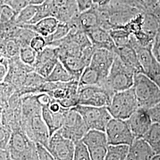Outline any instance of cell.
<instances>
[{"mask_svg": "<svg viewBox=\"0 0 160 160\" xmlns=\"http://www.w3.org/2000/svg\"><path fill=\"white\" fill-rule=\"evenodd\" d=\"M21 125L24 131L31 140L36 143H42L48 148L51 135L42 115H38L30 120L22 122Z\"/></svg>", "mask_w": 160, "mask_h": 160, "instance_id": "cell-11", "label": "cell"}, {"mask_svg": "<svg viewBox=\"0 0 160 160\" xmlns=\"http://www.w3.org/2000/svg\"><path fill=\"white\" fill-rule=\"evenodd\" d=\"M46 81L51 82H69L77 81L59 60L51 73L46 78Z\"/></svg>", "mask_w": 160, "mask_h": 160, "instance_id": "cell-24", "label": "cell"}, {"mask_svg": "<svg viewBox=\"0 0 160 160\" xmlns=\"http://www.w3.org/2000/svg\"><path fill=\"white\" fill-rule=\"evenodd\" d=\"M74 142L64 137L59 129L51 136L48 149L55 160H72L74 159Z\"/></svg>", "mask_w": 160, "mask_h": 160, "instance_id": "cell-10", "label": "cell"}, {"mask_svg": "<svg viewBox=\"0 0 160 160\" xmlns=\"http://www.w3.org/2000/svg\"><path fill=\"white\" fill-rule=\"evenodd\" d=\"M37 53L30 45H26L20 47L18 56L23 63L33 67L36 61Z\"/></svg>", "mask_w": 160, "mask_h": 160, "instance_id": "cell-30", "label": "cell"}, {"mask_svg": "<svg viewBox=\"0 0 160 160\" xmlns=\"http://www.w3.org/2000/svg\"><path fill=\"white\" fill-rule=\"evenodd\" d=\"M20 46L14 39H9L4 43V55L8 58L15 57L19 55Z\"/></svg>", "mask_w": 160, "mask_h": 160, "instance_id": "cell-34", "label": "cell"}, {"mask_svg": "<svg viewBox=\"0 0 160 160\" xmlns=\"http://www.w3.org/2000/svg\"><path fill=\"white\" fill-rule=\"evenodd\" d=\"M114 94L104 86H78V104L96 107H108Z\"/></svg>", "mask_w": 160, "mask_h": 160, "instance_id": "cell-6", "label": "cell"}, {"mask_svg": "<svg viewBox=\"0 0 160 160\" xmlns=\"http://www.w3.org/2000/svg\"><path fill=\"white\" fill-rule=\"evenodd\" d=\"M0 160H12L11 155L7 149L0 148Z\"/></svg>", "mask_w": 160, "mask_h": 160, "instance_id": "cell-47", "label": "cell"}, {"mask_svg": "<svg viewBox=\"0 0 160 160\" xmlns=\"http://www.w3.org/2000/svg\"><path fill=\"white\" fill-rule=\"evenodd\" d=\"M111 2L131 6L137 8L141 11L144 12L143 0H112Z\"/></svg>", "mask_w": 160, "mask_h": 160, "instance_id": "cell-41", "label": "cell"}, {"mask_svg": "<svg viewBox=\"0 0 160 160\" xmlns=\"http://www.w3.org/2000/svg\"><path fill=\"white\" fill-rule=\"evenodd\" d=\"M38 10V5L28 4L18 12L16 18L17 25L29 23L34 17Z\"/></svg>", "mask_w": 160, "mask_h": 160, "instance_id": "cell-28", "label": "cell"}, {"mask_svg": "<svg viewBox=\"0 0 160 160\" xmlns=\"http://www.w3.org/2000/svg\"><path fill=\"white\" fill-rule=\"evenodd\" d=\"M155 154L153 148L143 138H135L129 145L126 160H152Z\"/></svg>", "mask_w": 160, "mask_h": 160, "instance_id": "cell-16", "label": "cell"}, {"mask_svg": "<svg viewBox=\"0 0 160 160\" xmlns=\"http://www.w3.org/2000/svg\"><path fill=\"white\" fill-rule=\"evenodd\" d=\"M142 138L151 146L155 154L160 153V124L152 123Z\"/></svg>", "mask_w": 160, "mask_h": 160, "instance_id": "cell-26", "label": "cell"}, {"mask_svg": "<svg viewBox=\"0 0 160 160\" xmlns=\"http://www.w3.org/2000/svg\"><path fill=\"white\" fill-rule=\"evenodd\" d=\"M8 67L4 82L12 85L18 91L23 86L28 73L33 71L32 66L23 63L19 56L9 58Z\"/></svg>", "mask_w": 160, "mask_h": 160, "instance_id": "cell-12", "label": "cell"}, {"mask_svg": "<svg viewBox=\"0 0 160 160\" xmlns=\"http://www.w3.org/2000/svg\"><path fill=\"white\" fill-rule=\"evenodd\" d=\"M36 150L38 158L40 160H55L53 155L46 147L42 143L36 142Z\"/></svg>", "mask_w": 160, "mask_h": 160, "instance_id": "cell-38", "label": "cell"}, {"mask_svg": "<svg viewBox=\"0 0 160 160\" xmlns=\"http://www.w3.org/2000/svg\"><path fill=\"white\" fill-rule=\"evenodd\" d=\"M78 81L69 82H51L46 81L40 92H46L67 109L72 108L78 104Z\"/></svg>", "mask_w": 160, "mask_h": 160, "instance_id": "cell-1", "label": "cell"}, {"mask_svg": "<svg viewBox=\"0 0 160 160\" xmlns=\"http://www.w3.org/2000/svg\"><path fill=\"white\" fill-rule=\"evenodd\" d=\"M114 53L119 57L125 65L131 69L135 74L141 72L142 73L137 52L130 43L125 46L117 48Z\"/></svg>", "mask_w": 160, "mask_h": 160, "instance_id": "cell-18", "label": "cell"}, {"mask_svg": "<svg viewBox=\"0 0 160 160\" xmlns=\"http://www.w3.org/2000/svg\"><path fill=\"white\" fill-rule=\"evenodd\" d=\"M7 70L8 68L4 65L0 64V82H2L4 81L7 73Z\"/></svg>", "mask_w": 160, "mask_h": 160, "instance_id": "cell-50", "label": "cell"}, {"mask_svg": "<svg viewBox=\"0 0 160 160\" xmlns=\"http://www.w3.org/2000/svg\"><path fill=\"white\" fill-rule=\"evenodd\" d=\"M7 149L12 160H39L36 142L29 138L22 126L12 131Z\"/></svg>", "mask_w": 160, "mask_h": 160, "instance_id": "cell-2", "label": "cell"}, {"mask_svg": "<svg viewBox=\"0 0 160 160\" xmlns=\"http://www.w3.org/2000/svg\"><path fill=\"white\" fill-rule=\"evenodd\" d=\"M86 33L95 49H105L114 52L116 51L117 48L108 30L98 26L86 31Z\"/></svg>", "mask_w": 160, "mask_h": 160, "instance_id": "cell-15", "label": "cell"}, {"mask_svg": "<svg viewBox=\"0 0 160 160\" xmlns=\"http://www.w3.org/2000/svg\"><path fill=\"white\" fill-rule=\"evenodd\" d=\"M106 78H104L95 69L87 66L83 70L78 81V86H104Z\"/></svg>", "mask_w": 160, "mask_h": 160, "instance_id": "cell-23", "label": "cell"}, {"mask_svg": "<svg viewBox=\"0 0 160 160\" xmlns=\"http://www.w3.org/2000/svg\"><path fill=\"white\" fill-rule=\"evenodd\" d=\"M79 12L90 8L93 6L92 0H76Z\"/></svg>", "mask_w": 160, "mask_h": 160, "instance_id": "cell-45", "label": "cell"}, {"mask_svg": "<svg viewBox=\"0 0 160 160\" xmlns=\"http://www.w3.org/2000/svg\"><path fill=\"white\" fill-rule=\"evenodd\" d=\"M59 20L53 16L45 17L34 24H24L17 25L33 30L36 33L47 38L53 34L57 28Z\"/></svg>", "mask_w": 160, "mask_h": 160, "instance_id": "cell-17", "label": "cell"}, {"mask_svg": "<svg viewBox=\"0 0 160 160\" xmlns=\"http://www.w3.org/2000/svg\"><path fill=\"white\" fill-rule=\"evenodd\" d=\"M148 112L153 123L160 124V102L148 110Z\"/></svg>", "mask_w": 160, "mask_h": 160, "instance_id": "cell-43", "label": "cell"}, {"mask_svg": "<svg viewBox=\"0 0 160 160\" xmlns=\"http://www.w3.org/2000/svg\"><path fill=\"white\" fill-rule=\"evenodd\" d=\"M5 1H6V0H0V4H4V2Z\"/></svg>", "mask_w": 160, "mask_h": 160, "instance_id": "cell-53", "label": "cell"}, {"mask_svg": "<svg viewBox=\"0 0 160 160\" xmlns=\"http://www.w3.org/2000/svg\"><path fill=\"white\" fill-rule=\"evenodd\" d=\"M5 108V106L2 104H1V103H0V113L2 112V110Z\"/></svg>", "mask_w": 160, "mask_h": 160, "instance_id": "cell-52", "label": "cell"}, {"mask_svg": "<svg viewBox=\"0 0 160 160\" xmlns=\"http://www.w3.org/2000/svg\"><path fill=\"white\" fill-rule=\"evenodd\" d=\"M105 132L108 144L130 145L135 138L125 120L112 118L107 125Z\"/></svg>", "mask_w": 160, "mask_h": 160, "instance_id": "cell-9", "label": "cell"}, {"mask_svg": "<svg viewBox=\"0 0 160 160\" xmlns=\"http://www.w3.org/2000/svg\"><path fill=\"white\" fill-rule=\"evenodd\" d=\"M68 109L63 108L59 112L53 113L49 109L48 106L42 107V117L49 129L51 136L62 128L65 114Z\"/></svg>", "mask_w": 160, "mask_h": 160, "instance_id": "cell-19", "label": "cell"}, {"mask_svg": "<svg viewBox=\"0 0 160 160\" xmlns=\"http://www.w3.org/2000/svg\"><path fill=\"white\" fill-rule=\"evenodd\" d=\"M135 75L115 53L113 63L103 86L113 93L128 90L133 86Z\"/></svg>", "mask_w": 160, "mask_h": 160, "instance_id": "cell-4", "label": "cell"}, {"mask_svg": "<svg viewBox=\"0 0 160 160\" xmlns=\"http://www.w3.org/2000/svg\"><path fill=\"white\" fill-rule=\"evenodd\" d=\"M115 57L114 52L105 49H95L88 66L106 78Z\"/></svg>", "mask_w": 160, "mask_h": 160, "instance_id": "cell-14", "label": "cell"}, {"mask_svg": "<svg viewBox=\"0 0 160 160\" xmlns=\"http://www.w3.org/2000/svg\"><path fill=\"white\" fill-rule=\"evenodd\" d=\"M135 137H143L152 124L148 110L139 108L125 120Z\"/></svg>", "mask_w": 160, "mask_h": 160, "instance_id": "cell-13", "label": "cell"}, {"mask_svg": "<svg viewBox=\"0 0 160 160\" xmlns=\"http://www.w3.org/2000/svg\"><path fill=\"white\" fill-rule=\"evenodd\" d=\"M116 48L125 46L129 43L131 34L122 28H116L109 30Z\"/></svg>", "mask_w": 160, "mask_h": 160, "instance_id": "cell-27", "label": "cell"}, {"mask_svg": "<svg viewBox=\"0 0 160 160\" xmlns=\"http://www.w3.org/2000/svg\"><path fill=\"white\" fill-rule=\"evenodd\" d=\"M107 108L113 118L128 119L139 108L133 87L115 92Z\"/></svg>", "mask_w": 160, "mask_h": 160, "instance_id": "cell-5", "label": "cell"}, {"mask_svg": "<svg viewBox=\"0 0 160 160\" xmlns=\"http://www.w3.org/2000/svg\"><path fill=\"white\" fill-rule=\"evenodd\" d=\"M107 147H101L93 149L90 151V158L92 160H105L107 154Z\"/></svg>", "mask_w": 160, "mask_h": 160, "instance_id": "cell-40", "label": "cell"}, {"mask_svg": "<svg viewBox=\"0 0 160 160\" xmlns=\"http://www.w3.org/2000/svg\"><path fill=\"white\" fill-rule=\"evenodd\" d=\"M71 26L68 22H59L57 28L55 32L51 36L45 38L47 42V46L52 42L61 40L68 34L71 30Z\"/></svg>", "mask_w": 160, "mask_h": 160, "instance_id": "cell-29", "label": "cell"}, {"mask_svg": "<svg viewBox=\"0 0 160 160\" xmlns=\"http://www.w3.org/2000/svg\"><path fill=\"white\" fill-rule=\"evenodd\" d=\"M93 6L97 7H103L107 6L112 1V0H92Z\"/></svg>", "mask_w": 160, "mask_h": 160, "instance_id": "cell-49", "label": "cell"}, {"mask_svg": "<svg viewBox=\"0 0 160 160\" xmlns=\"http://www.w3.org/2000/svg\"><path fill=\"white\" fill-rule=\"evenodd\" d=\"M145 11L151 10L160 6V0H143Z\"/></svg>", "mask_w": 160, "mask_h": 160, "instance_id": "cell-46", "label": "cell"}, {"mask_svg": "<svg viewBox=\"0 0 160 160\" xmlns=\"http://www.w3.org/2000/svg\"><path fill=\"white\" fill-rule=\"evenodd\" d=\"M15 91V88L10 84L4 81L0 82V103L5 108L8 106V101Z\"/></svg>", "mask_w": 160, "mask_h": 160, "instance_id": "cell-33", "label": "cell"}, {"mask_svg": "<svg viewBox=\"0 0 160 160\" xmlns=\"http://www.w3.org/2000/svg\"><path fill=\"white\" fill-rule=\"evenodd\" d=\"M17 14L6 4H0V24L16 22Z\"/></svg>", "mask_w": 160, "mask_h": 160, "instance_id": "cell-31", "label": "cell"}, {"mask_svg": "<svg viewBox=\"0 0 160 160\" xmlns=\"http://www.w3.org/2000/svg\"><path fill=\"white\" fill-rule=\"evenodd\" d=\"M22 122L42 115V107L38 102L36 94H28L22 96Z\"/></svg>", "mask_w": 160, "mask_h": 160, "instance_id": "cell-20", "label": "cell"}, {"mask_svg": "<svg viewBox=\"0 0 160 160\" xmlns=\"http://www.w3.org/2000/svg\"><path fill=\"white\" fill-rule=\"evenodd\" d=\"M59 131L64 137L75 142L82 139L88 129L80 113L71 108L65 114L63 125Z\"/></svg>", "mask_w": 160, "mask_h": 160, "instance_id": "cell-8", "label": "cell"}, {"mask_svg": "<svg viewBox=\"0 0 160 160\" xmlns=\"http://www.w3.org/2000/svg\"><path fill=\"white\" fill-rule=\"evenodd\" d=\"M133 88L139 108L149 110L160 102V88L143 73L135 75Z\"/></svg>", "mask_w": 160, "mask_h": 160, "instance_id": "cell-3", "label": "cell"}, {"mask_svg": "<svg viewBox=\"0 0 160 160\" xmlns=\"http://www.w3.org/2000/svg\"><path fill=\"white\" fill-rule=\"evenodd\" d=\"M29 4H33V5H39L42 4L46 0H27Z\"/></svg>", "mask_w": 160, "mask_h": 160, "instance_id": "cell-51", "label": "cell"}, {"mask_svg": "<svg viewBox=\"0 0 160 160\" xmlns=\"http://www.w3.org/2000/svg\"><path fill=\"white\" fill-rule=\"evenodd\" d=\"M129 145L125 144H109L107 148L106 160H126Z\"/></svg>", "mask_w": 160, "mask_h": 160, "instance_id": "cell-25", "label": "cell"}, {"mask_svg": "<svg viewBox=\"0 0 160 160\" xmlns=\"http://www.w3.org/2000/svg\"><path fill=\"white\" fill-rule=\"evenodd\" d=\"M59 61L58 58L56 57L51 59L46 63L43 64L38 68L35 69L34 71L38 74L40 75L42 77L46 78L51 73L52 70L55 67L56 64Z\"/></svg>", "mask_w": 160, "mask_h": 160, "instance_id": "cell-35", "label": "cell"}, {"mask_svg": "<svg viewBox=\"0 0 160 160\" xmlns=\"http://www.w3.org/2000/svg\"><path fill=\"white\" fill-rule=\"evenodd\" d=\"M80 113L88 130L105 131L109 121L113 118L107 107H96L78 104L72 108Z\"/></svg>", "mask_w": 160, "mask_h": 160, "instance_id": "cell-7", "label": "cell"}, {"mask_svg": "<svg viewBox=\"0 0 160 160\" xmlns=\"http://www.w3.org/2000/svg\"><path fill=\"white\" fill-rule=\"evenodd\" d=\"M30 46L37 53H38L42 51L47 46L46 39L42 36L36 34L30 41Z\"/></svg>", "mask_w": 160, "mask_h": 160, "instance_id": "cell-37", "label": "cell"}, {"mask_svg": "<svg viewBox=\"0 0 160 160\" xmlns=\"http://www.w3.org/2000/svg\"><path fill=\"white\" fill-rule=\"evenodd\" d=\"M11 131L4 126L1 120V113H0V148L7 149L11 135Z\"/></svg>", "mask_w": 160, "mask_h": 160, "instance_id": "cell-36", "label": "cell"}, {"mask_svg": "<svg viewBox=\"0 0 160 160\" xmlns=\"http://www.w3.org/2000/svg\"><path fill=\"white\" fill-rule=\"evenodd\" d=\"M4 4L10 7L17 14L29 4L27 0H6Z\"/></svg>", "mask_w": 160, "mask_h": 160, "instance_id": "cell-39", "label": "cell"}, {"mask_svg": "<svg viewBox=\"0 0 160 160\" xmlns=\"http://www.w3.org/2000/svg\"><path fill=\"white\" fill-rule=\"evenodd\" d=\"M46 81V78L42 77L34 71L28 73L22 87L16 92L23 96L28 94L39 93L41 88Z\"/></svg>", "mask_w": 160, "mask_h": 160, "instance_id": "cell-21", "label": "cell"}, {"mask_svg": "<svg viewBox=\"0 0 160 160\" xmlns=\"http://www.w3.org/2000/svg\"><path fill=\"white\" fill-rule=\"evenodd\" d=\"M152 52L157 61L160 63V30L155 37L152 46Z\"/></svg>", "mask_w": 160, "mask_h": 160, "instance_id": "cell-42", "label": "cell"}, {"mask_svg": "<svg viewBox=\"0 0 160 160\" xmlns=\"http://www.w3.org/2000/svg\"><path fill=\"white\" fill-rule=\"evenodd\" d=\"M36 98L42 107L48 106L51 102L52 98L46 92H39L36 94Z\"/></svg>", "mask_w": 160, "mask_h": 160, "instance_id": "cell-44", "label": "cell"}, {"mask_svg": "<svg viewBox=\"0 0 160 160\" xmlns=\"http://www.w3.org/2000/svg\"><path fill=\"white\" fill-rule=\"evenodd\" d=\"M82 141L89 151L109 145L105 131L97 129H89L82 138Z\"/></svg>", "mask_w": 160, "mask_h": 160, "instance_id": "cell-22", "label": "cell"}, {"mask_svg": "<svg viewBox=\"0 0 160 160\" xmlns=\"http://www.w3.org/2000/svg\"><path fill=\"white\" fill-rule=\"evenodd\" d=\"M148 77L152 80L160 88V69L152 74L150 75Z\"/></svg>", "mask_w": 160, "mask_h": 160, "instance_id": "cell-48", "label": "cell"}, {"mask_svg": "<svg viewBox=\"0 0 160 160\" xmlns=\"http://www.w3.org/2000/svg\"><path fill=\"white\" fill-rule=\"evenodd\" d=\"M74 144V152L73 160H91L89 149L87 146L82 141V139L75 142Z\"/></svg>", "mask_w": 160, "mask_h": 160, "instance_id": "cell-32", "label": "cell"}]
</instances>
